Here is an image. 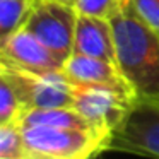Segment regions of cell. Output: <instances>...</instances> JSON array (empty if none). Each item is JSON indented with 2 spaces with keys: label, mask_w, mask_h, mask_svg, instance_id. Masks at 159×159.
<instances>
[{
  "label": "cell",
  "mask_w": 159,
  "mask_h": 159,
  "mask_svg": "<svg viewBox=\"0 0 159 159\" xmlns=\"http://www.w3.org/2000/svg\"><path fill=\"white\" fill-rule=\"evenodd\" d=\"M116 63L137 96H159V34L137 16L132 0L111 17Z\"/></svg>",
  "instance_id": "6da1fadb"
},
{
  "label": "cell",
  "mask_w": 159,
  "mask_h": 159,
  "mask_svg": "<svg viewBox=\"0 0 159 159\" xmlns=\"http://www.w3.org/2000/svg\"><path fill=\"white\" fill-rule=\"evenodd\" d=\"M29 159H86L110 149L111 139L91 128L22 127Z\"/></svg>",
  "instance_id": "7a4b0ae2"
},
{
  "label": "cell",
  "mask_w": 159,
  "mask_h": 159,
  "mask_svg": "<svg viewBox=\"0 0 159 159\" xmlns=\"http://www.w3.org/2000/svg\"><path fill=\"white\" fill-rule=\"evenodd\" d=\"M137 93L130 86L111 84H74L72 106L91 123L94 130L111 139L123 121Z\"/></svg>",
  "instance_id": "3957f363"
},
{
  "label": "cell",
  "mask_w": 159,
  "mask_h": 159,
  "mask_svg": "<svg viewBox=\"0 0 159 159\" xmlns=\"http://www.w3.org/2000/svg\"><path fill=\"white\" fill-rule=\"evenodd\" d=\"M0 75L12 84L28 110L69 108L74 104V84L63 70L38 74L0 60Z\"/></svg>",
  "instance_id": "277c9868"
},
{
  "label": "cell",
  "mask_w": 159,
  "mask_h": 159,
  "mask_svg": "<svg viewBox=\"0 0 159 159\" xmlns=\"http://www.w3.org/2000/svg\"><path fill=\"white\" fill-rule=\"evenodd\" d=\"M110 149L159 157V96H137L115 128Z\"/></svg>",
  "instance_id": "5b68a950"
},
{
  "label": "cell",
  "mask_w": 159,
  "mask_h": 159,
  "mask_svg": "<svg viewBox=\"0 0 159 159\" xmlns=\"http://www.w3.org/2000/svg\"><path fill=\"white\" fill-rule=\"evenodd\" d=\"M77 16L79 12L75 5L62 0H34L24 29L31 31L39 41L67 62L74 53Z\"/></svg>",
  "instance_id": "8992f818"
},
{
  "label": "cell",
  "mask_w": 159,
  "mask_h": 159,
  "mask_svg": "<svg viewBox=\"0 0 159 159\" xmlns=\"http://www.w3.org/2000/svg\"><path fill=\"white\" fill-rule=\"evenodd\" d=\"M0 60L12 63L29 72H52L63 70L65 60L41 43L31 31L22 28L9 39L0 43Z\"/></svg>",
  "instance_id": "52a82bcc"
},
{
  "label": "cell",
  "mask_w": 159,
  "mask_h": 159,
  "mask_svg": "<svg viewBox=\"0 0 159 159\" xmlns=\"http://www.w3.org/2000/svg\"><path fill=\"white\" fill-rule=\"evenodd\" d=\"M74 53H82L116 63V46L111 19L79 14L74 39Z\"/></svg>",
  "instance_id": "ba28073f"
},
{
  "label": "cell",
  "mask_w": 159,
  "mask_h": 159,
  "mask_svg": "<svg viewBox=\"0 0 159 159\" xmlns=\"http://www.w3.org/2000/svg\"><path fill=\"white\" fill-rule=\"evenodd\" d=\"M63 72L72 84H111L130 86L118 63L82 53H72L63 65ZM132 87V86H130Z\"/></svg>",
  "instance_id": "9c48e42d"
},
{
  "label": "cell",
  "mask_w": 159,
  "mask_h": 159,
  "mask_svg": "<svg viewBox=\"0 0 159 159\" xmlns=\"http://www.w3.org/2000/svg\"><path fill=\"white\" fill-rule=\"evenodd\" d=\"M33 4L34 0H0V43L26 26Z\"/></svg>",
  "instance_id": "30bf717a"
},
{
  "label": "cell",
  "mask_w": 159,
  "mask_h": 159,
  "mask_svg": "<svg viewBox=\"0 0 159 159\" xmlns=\"http://www.w3.org/2000/svg\"><path fill=\"white\" fill-rule=\"evenodd\" d=\"M0 157L2 159H29L21 121L0 123Z\"/></svg>",
  "instance_id": "8fae6325"
},
{
  "label": "cell",
  "mask_w": 159,
  "mask_h": 159,
  "mask_svg": "<svg viewBox=\"0 0 159 159\" xmlns=\"http://www.w3.org/2000/svg\"><path fill=\"white\" fill-rule=\"evenodd\" d=\"M28 111L19 94L12 87L5 77L0 75V123L21 120V116Z\"/></svg>",
  "instance_id": "7c38bea8"
},
{
  "label": "cell",
  "mask_w": 159,
  "mask_h": 159,
  "mask_svg": "<svg viewBox=\"0 0 159 159\" xmlns=\"http://www.w3.org/2000/svg\"><path fill=\"white\" fill-rule=\"evenodd\" d=\"M128 0H77L75 9L79 14L99 16L111 19L125 7Z\"/></svg>",
  "instance_id": "4fadbf2b"
},
{
  "label": "cell",
  "mask_w": 159,
  "mask_h": 159,
  "mask_svg": "<svg viewBox=\"0 0 159 159\" xmlns=\"http://www.w3.org/2000/svg\"><path fill=\"white\" fill-rule=\"evenodd\" d=\"M137 16L159 34V0H132Z\"/></svg>",
  "instance_id": "5bb4252c"
},
{
  "label": "cell",
  "mask_w": 159,
  "mask_h": 159,
  "mask_svg": "<svg viewBox=\"0 0 159 159\" xmlns=\"http://www.w3.org/2000/svg\"><path fill=\"white\" fill-rule=\"evenodd\" d=\"M62 2H67V4H70V5H75L77 0H62Z\"/></svg>",
  "instance_id": "9a60e30c"
}]
</instances>
